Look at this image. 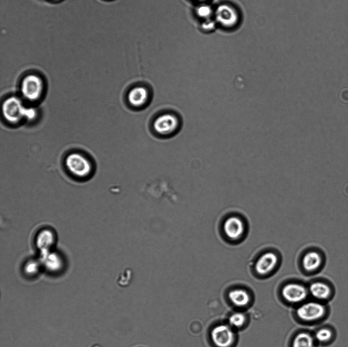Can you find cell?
Masks as SVG:
<instances>
[{
	"label": "cell",
	"mask_w": 348,
	"mask_h": 347,
	"mask_svg": "<svg viewBox=\"0 0 348 347\" xmlns=\"http://www.w3.org/2000/svg\"><path fill=\"white\" fill-rule=\"evenodd\" d=\"M34 107L24 106L21 97L12 95L5 98L2 104V113L5 122L15 125L23 120H33L37 117Z\"/></svg>",
	"instance_id": "6da1fadb"
},
{
	"label": "cell",
	"mask_w": 348,
	"mask_h": 347,
	"mask_svg": "<svg viewBox=\"0 0 348 347\" xmlns=\"http://www.w3.org/2000/svg\"><path fill=\"white\" fill-rule=\"evenodd\" d=\"M64 162L66 170L74 178L85 179L93 171V163L89 156L79 151L68 153L65 157Z\"/></svg>",
	"instance_id": "7a4b0ae2"
},
{
	"label": "cell",
	"mask_w": 348,
	"mask_h": 347,
	"mask_svg": "<svg viewBox=\"0 0 348 347\" xmlns=\"http://www.w3.org/2000/svg\"><path fill=\"white\" fill-rule=\"evenodd\" d=\"M45 87L44 79L39 74H26L21 78L19 84L21 98L27 102H38L44 94Z\"/></svg>",
	"instance_id": "3957f363"
},
{
	"label": "cell",
	"mask_w": 348,
	"mask_h": 347,
	"mask_svg": "<svg viewBox=\"0 0 348 347\" xmlns=\"http://www.w3.org/2000/svg\"><path fill=\"white\" fill-rule=\"evenodd\" d=\"M222 231L227 239L231 241L241 240L245 235L246 225L241 216L231 215L223 222Z\"/></svg>",
	"instance_id": "277c9868"
},
{
	"label": "cell",
	"mask_w": 348,
	"mask_h": 347,
	"mask_svg": "<svg viewBox=\"0 0 348 347\" xmlns=\"http://www.w3.org/2000/svg\"><path fill=\"white\" fill-rule=\"evenodd\" d=\"M326 312V308L319 302L309 301L301 304L297 309L298 316L302 320L311 322L322 318Z\"/></svg>",
	"instance_id": "5b68a950"
},
{
	"label": "cell",
	"mask_w": 348,
	"mask_h": 347,
	"mask_svg": "<svg viewBox=\"0 0 348 347\" xmlns=\"http://www.w3.org/2000/svg\"><path fill=\"white\" fill-rule=\"evenodd\" d=\"M279 261L277 253L273 250H267L257 258L254 268L258 274L264 276L272 272L278 266Z\"/></svg>",
	"instance_id": "8992f818"
},
{
	"label": "cell",
	"mask_w": 348,
	"mask_h": 347,
	"mask_svg": "<svg viewBox=\"0 0 348 347\" xmlns=\"http://www.w3.org/2000/svg\"><path fill=\"white\" fill-rule=\"evenodd\" d=\"M214 15L216 21L226 28L235 26L239 20V15L236 9L227 4L218 6Z\"/></svg>",
	"instance_id": "52a82bcc"
},
{
	"label": "cell",
	"mask_w": 348,
	"mask_h": 347,
	"mask_svg": "<svg viewBox=\"0 0 348 347\" xmlns=\"http://www.w3.org/2000/svg\"><path fill=\"white\" fill-rule=\"evenodd\" d=\"M211 338L217 347H229L234 341V333L231 326L219 325L212 329Z\"/></svg>",
	"instance_id": "ba28073f"
},
{
	"label": "cell",
	"mask_w": 348,
	"mask_h": 347,
	"mask_svg": "<svg viewBox=\"0 0 348 347\" xmlns=\"http://www.w3.org/2000/svg\"><path fill=\"white\" fill-rule=\"evenodd\" d=\"M282 295L284 299L291 303H300L305 300L308 294L306 287L298 283H289L282 289Z\"/></svg>",
	"instance_id": "9c48e42d"
},
{
	"label": "cell",
	"mask_w": 348,
	"mask_h": 347,
	"mask_svg": "<svg viewBox=\"0 0 348 347\" xmlns=\"http://www.w3.org/2000/svg\"><path fill=\"white\" fill-rule=\"evenodd\" d=\"M179 121L176 117L170 113H165L158 117L153 123L155 131L161 135H169L178 128Z\"/></svg>",
	"instance_id": "30bf717a"
},
{
	"label": "cell",
	"mask_w": 348,
	"mask_h": 347,
	"mask_svg": "<svg viewBox=\"0 0 348 347\" xmlns=\"http://www.w3.org/2000/svg\"><path fill=\"white\" fill-rule=\"evenodd\" d=\"M308 292L315 299L318 300H326L332 295L330 286L325 282L315 281L309 286Z\"/></svg>",
	"instance_id": "8fae6325"
},
{
	"label": "cell",
	"mask_w": 348,
	"mask_h": 347,
	"mask_svg": "<svg viewBox=\"0 0 348 347\" xmlns=\"http://www.w3.org/2000/svg\"><path fill=\"white\" fill-rule=\"evenodd\" d=\"M148 96V93L146 88L143 86H136L129 91L127 97L131 105L140 107L146 103Z\"/></svg>",
	"instance_id": "7c38bea8"
},
{
	"label": "cell",
	"mask_w": 348,
	"mask_h": 347,
	"mask_svg": "<svg viewBox=\"0 0 348 347\" xmlns=\"http://www.w3.org/2000/svg\"><path fill=\"white\" fill-rule=\"evenodd\" d=\"M303 268L307 272H313L317 270L322 263V258L319 254L314 251H309L305 253L302 258Z\"/></svg>",
	"instance_id": "4fadbf2b"
},
{
	"label": "cell",
	"mask_w": 348,
	"mask_h": 347,
	"mask_svg": "<svg viewBox=\"0 0 348 347\" xmlns=\"http://www.w3.org/2000/svg\"><path fill=\"white\" fill-rule=\"evenodd\" d=\"M55 241V237L51 231L43 230L38 234L36 239V244L44 254L48 252V250L53 245Z\"/></svg>",
	"instance_id": "5bb4252c"
},
{
	"label": "cell",
	"mask_w": 348,
	"mask_h": 347,
	"mask_svg": "<svg viewBox=\"0 0 348 347\" xmlns=\"http://www.w3.org/2000/svg\"><path fill=\"white\" fill-rule=\"evenodd\" d=\"M230 301L236 306L244 307L248 304L250 300L249 293L244 289L235 288L228 293Z\"/></svg>",
	"instance_id": "9a60e30c"
},
{
	"label": "cell",
	"mask_w": 348,
	"mask_h": 347,
	"mask_svg": "<svg viewBox=\"0 0 348 347\" xmlns=\"http://www.w3.org/2000/svg\"><path fill=\"white\" fill-rule=\"evenodd\" d=\"M292 345V347H315L314 339L308 333L301 332L295 336Z\"/></svg>",
	"instance_id": "2e32d148"
},
{
	"label": "cell",
	"mask_w": 348,
	"mask_h": 347,
	"mask_svg": "<svg viewBox=\"0 0 348 347\" xmlns=\"http://www.w3.org/2000/svg\"><path fill=\"white\" fill-rule=\"evenodd\" d=\"M333 336V332L327 328H322L317 330L314 335L315 339L319 343H327Z\"/></svg>",
	"instance_id": "e0dca14e"
},
{
	"label": "cell",
	"mask_w": 348,
	"mask_h": 347,
	"mask_svg": "<svg viewBox=\"0 0 348 347\" xmlns=\"http://www.w3.org/2000/svg\"><path fill=\"white\" fill-rule=\"evenodd\" d=\"M246 316L241 312H235L231 314L228 319L229 325L234 327H240L245 323Z\"/></svg>",
	"instance_id": "ac0fdd59"
},
{
	"label": "cell",
	"mask_w": 348,
	"mask_h": 347,
	"mask_svg": "<svg viewBox=\"0 0 348 347\" xmlns=\"http://www.w3.org/2000/svg\"><path fill=\"white\" fill-rule=\"evenodd\" d=\"M196 13L198 17L206 20L210 19L212 10L209 6L202 4L197 7Z\"/></svg>",
	"instance_id": "d6986e66"
},
{
	"label": "cell",
	"mask_w": 348,
	"mask_h": 347,
	"mask_svg": "<svg viewBox=\"0 0 348 347\" xmlns=\"http://www.w3.org/2000/svg\"><path fill=\"white\" fill-rule=\"evenodd\" d=\"M215 21L210 19L205 20L203 22L202 25V28L206 31L212 30L215 27Z\"/></svg>",
	"instance_id": "ffe728a7"
},
{
	"label": "cell",
	"mask_w": 348,
	"mask_h": 347,
	"mask_svg": "<svg viewBox=\"0 0 348 347\" xmlns=\"http://www.w3.org/2000/svg\"><path fill=\"white\" fill-rule=\"evenodd\" d=\"M348 88H344L341 90L340 92V98L342 101L344 102H348Z\"/></svg>",
	"instance_id": "44dd1931"
},
{
	"label": "cell",
	"mask_w": 348,
	"mask_h": 347,
	"mask_svg": "<svg viewBox=\"0 0 348 347\" xmlns=\"http://www.w3.org/2000/svg\"><path fill=\"white\" fill-rule=\"evenodd\" d=\"M195 1H198V2H204V1H205L207 0H195Z\"/></svg>",
	"instance_id": "7402d4cb"
}]
</instances>
